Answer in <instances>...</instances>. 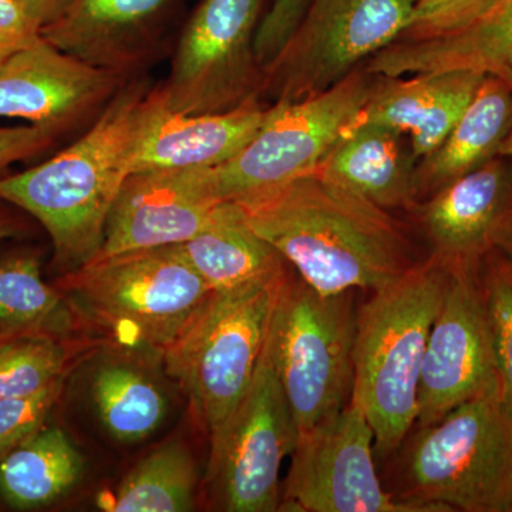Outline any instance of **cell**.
I'll return each mask as SVG.
<instances>
[{"label": "cell", "instance_id": "1", "mask_svg": "<svg viewBox=\"0 0 512 512\" xmlns=\"http://www.w3.org/2000/svg\"><path fill=\"white\" fill-rule=\"evenodd\" d=\"M237 202L256 234L320 295L379 291L419 262L392 211L316 175Z\"/></svg>", "mask_w": 512, "mask_h": 512}, {"label": "cell", "instance_id": "2", "mask_svg": "<svg viewBox=\"0 0 512 512\" xmlns=\"http://www.w3.org/2000/svg\"><path fill=\"white\" fill-rule=\"evenodd\" d=\"M158 100L160 87L147 74L128 79L72 146L0 178V200L43 225L64 274L100 254L111 207L133 173Z\"/></svg>", "mask_w": 512, "mask_h": 512}, {"label": "cell", "instance_id": "3", "mask_svg": "<svg viewBox=\"0 0 512 512\" xmlns=\"http://www.w3.org/2000/svg\"><path fill=\"white\" fill-rule=\"evenodd\" d=\"M448 269L430 254L357 312L350 399L362 407L380 457L399 450L416 424L421 365Z\"/></svg>", "mask_w": 512, "mask_h": 512}, {"label": "cell", "instance_id": "4", "mask_svg": "<svg viewBox=\"0 0 512 512\" xmlns=\"http://www.w3.org/2000/svg\"><path fill=\"white\" fill-rule=\"evenodd\" d=\"M420 512L512 511V400L503 383L420 427L397 476Z\"/></svg>", "mask_w": 512, "mask_h": 512}, {"label": "cell", "instance_id": "5", "mask_svg": "<svg viewBox=\"0 0 512 512\" xmlns=\"http://www.w3.org/2000/svg\"><path fill=\"white\" fill-rule=\"evenodd\" d=\"M83 325L126 349L163 355L211 293L178 245L99 255L57 284Z\"/></svg>", "mask_w": 512, "mask_h": 512}, {"label": "cell", "instance_id": "6", "mask_svg": "<svg viewBox=\"0 0 512 512\" xmlns=\"http://www.w3.org/2000/svg\"><path fill=\"white\" fill-rule=\"evenodd\" d=\"M288 275L286 268L238 288L211 291L161 355L210 439L251 386Z\"/></svg>", "mask_w": 512, "mask_h": 512}, {"label": "cell", "instance_id": "7", "mask_svg": "<svg viewBox=\"0 0 512 512\" xmlns=\"http://www.w3.org/2000/svg\"><path fill=\"white\" fill-rule=\"evenodd\" d=\"M356 319L353 292L320 295L291 274L282 285L266 345L298 437L349 403Z\"/></svg>", "mask_w": 512, "mask_h": 512}, {"label": "cell", "instance_id": "8", "mask_svg": "<svg viewBox=\"0 0 512 512\" xmlns=\"http://www.w3.org/2000/svg\"><path fill=\"white\" fill-rule=\"evenodd\" d=\"M269 8V0H200L183 20L167 79L158 83L165 107L221 113L264 99L255 37Z\"/></svg>", "mask_w": 512, "mask_h": 512}, {"label": "cell", "instance_id": "9", "mask_svg": "<svg viewBox=\"0 0 512 512\" xmlns=\"http://www.w3.org/2000/svg\"><path fill=\"white\" fill-rule=\"evenodd\" d=\"M417 0H309L298 28L265 67L264 99L293 103L332 89L396 42Z\"/></svg>", "mask_w": 512, "mask_h": 512}, {"label": "cell", "instance_id": "10", "mask_svg": "<svg viewBox=\"0 0 512 512\" xmlns=\"http://www.w3.org/2000/svg\"><path fill=\"white\" fill-rule=\"evenodd\" d=\"M365 64L318 96L272 103L247 146L215 167L222 200L245 201L311 175L366 103L375 74Z\"/></svg>", "mask_w": 512, "mask_h": 512}, {"label": "cell", "instance_id": "11", "mask_svg": "<svg viewBox=\"0 0 512 512\" xmlns=\"http://www.w3.org/2000/svg\"><path fill=\"white\" fill-rule=\"evenodd\" d=\"M210 440L207 478L215 507L279 511V473L282 461L295 450L298 429L266 340L247 394Z\"/></svg>", "mask_w": 512, "mask_h": 512}, {"label": "cell", "instance_id": "12", "mask_svg": "<svg viewBox=\"0 0 512 512\" xmlns=\"http://www.w3.org/2000/svg\"><path fill=\"white\" fill-rule=\"evenodd\" d=\"M279 511L420 512L384 490L375 467V434L352 399L298 437Z\"/></svg>", "mask_w": 512, "mask_h": 512}, {"label": "cell", "instance_id": "13", "mask_svg": "<svg viewBox=\"0 0 512 512\" xmlns=\"http://www.w3.org/2000/svg\"><path fill=\"white\" fill-rule=\"evenodd\" d=\"M431 325L419 383L417 421L431 426L501 384L478 264H450Z\"/></svg>", "mask_w": 512, "mask_h": 512}, {"label": "cell", "instance_id": "14", "mask_svg": "<svg viewBox=\"0 0 512 512\" xmlns=\"http://www.w3.org/2000/svg\"><path fill=\"white\" fill-rule=\"evenodd\" d=\"M126 82L42 36L0 67V117L26 120L60 136L92 124Z\"/></svg>", "mask_w": 512, "mask_h": 512}, {"label": "cell", "instance_id": "15", "mask_svg": "<svg viewBox=\"0 0 512 512\" xmlns=\"http://www.w3.org/2000/svg\"><path fill=\"white\" fill-rule=\"evenodd\" d=\"M185 5L187 0H74L42 36L67 55L133 79L158 59Z\"/></svg>", "mask_w": 512, "mask_h": 512}, {"label": "cell", "instance_id": "16", "mask_svg": "<svg viewBox=\"0 0 512 512\" xmlns=\"http://www.w3.org/2000/svg\"><path fill=\"white\" fill-rule=\"evenodd\" d=\"M222 201L215 167L131 173L111 207L99 255L184 244Z\"/></svg>", "mask_w": 512, "mask_h": 512}, {"label": "cell", "instance_id": "17", "mask_svg": "<svg viewBox=\"0 0 512 512\" xmlns=\"http://www.w3.org/2000/svg\"><path fill=\"white\" fill-rule=\"evenodd\" d=\"M512 211V160L497 157L414 202L407 210L430 245L450 264H478L497 247Z\"/></svg>", "mask_w": 512, "mask_h": 512}, {"label": "cell", "instance_id": "18", "mask_svg": "<svg viewBox=\"0 0 512 512\" xmlns=\"http://www.w3.org/2000/svg\"><path fill=\"white\" fill-rule=\"evenodd\" d=\"M484 77L468 70L397 77L375 74L366 103L350 126L376 124L399 131L409 137L420 161L446 140Z\"/></svg>", "mask_w": 512, "mask_h": 512}, {"label": "cell", "instance_id": "19", "mask_svg": "<svg viewBox=\"0 0 512 512\" xmlns=\"http://www.w3.org/2000/svg\"><path fill=\"white\" fill-rule=\"evenodd\" d=\"M365 67L389 77L468 70L512 83V0H488L473 19L450 32L397 39Z\"/></svg>", "mask_w": 512, "mask_h": 512}, {"label": "cell", "instance_id": "20", "mask_svg": "<svg viewBox=\"0 0 512 512\" xmlns=\"http://www.w3.org/2000/svg\"><path fill=\"white\" fill-rule=\"evenodd\" d=\"M271 106L255 99L221 113H174L165 107L160 90L133 173L225 164L252 140Z\"/></svg>", "mask_w": 512, "mask_h": 512}, {"label": "cell", "instance_id": "21", "mask_svg": "<svg viewBox=\"0 0 512 512\" xmlns=\"http://www.w3.org/2000/svg\"><path fill=\"white\" fill-rule=\"evenodd\" d=\"M417 163L409 137L392 128L359 124L342 134L312 175L384 210L407 211L416 202Z\"/></svg>", "mask_w": 512, "mask_h": 512}, {"label": "cell", "instance_id": "22", "mask_svg": "<svg viewBox=\"0 0 512 512\" xmlns=\"http://www.w3.org/2000/svg\"><path fill=\"white\" fill-rule=\"evenodd\" d=\"M511 136L512 83L485 76L446 140L417 163L416 202L494 158L503 157Z\"/></svg>", "mask_w": 512, "mask_h": 512}, {"label": "cell", "instance_id": "23", "mask_svg": "<svg viewBox=\"0 0 512 512\" xmlns=\"http://www.w3.org/2000/svg\"><path fill=\"white\" fill-rule=\"evenodd\" d=\"M211 291H227L279 274L288 262L249 225L237 201H222L190 241L178 245Z\"/></svg>", "mask_w": 512, "mask_h": 512}, {"label": "cell", "instance_id": "24", "mask_svg": "<svg viewBox=\"0 0 512 512\" xmlns=\"http://www.w3.org/2000/svg\"><path fill=\"white\" fill-rule=\"evenodd\" d=\"M83 467L67 434L43 427L0 460V498L16 510L46 507L79 483Z\"/></svg>", "mask_w": 512, "mask_h": 512}, {"label": "cell", "instance_id": "25", "mask_svg": "<svg viewBox=\"0 0 512 512\" xmlns=\"http://www.w3.org/2000/svg\"><path fill=\"white\" fill-rule=\"evenodd\" d=\"M79 325L63 293L42 278L36 254L0 259V342L26 336L72 340Z\"/></svg>", "mask_w": 512, "mask_h": 512}, {"label": "cell", "instance_id": "26", "mask_svg": "<svg viewBox=\"0 0 512 512\" xmlns=\"http://www.w3.org/2000/svg\"><path fill=\"white\" fill-rule=\"evenodd\" d=\"M94 406L111 436L136 443L151 436L165 416L164 394L143 372L124 363H106L94 373Z\"/></svg>", "mask_w": 512, "mask_h": 512}, {"label": "cell", "instance_id": "27", "mask_svg": "<svg viewBox=\"0 0 512 512\" xmlns=\"http://www.w3.org/2000/svg\"><path fill=\"white\" fill-rule=\"evenodd\" d=\"M197 466L190 450L173 441L148 454L120 484L109 510L185 512L194 508Z\"/></svg>", "mask_w": 512, "mask_h": 512}, {"label": "cell", "instance_id": "28", "mask_svg": "<svg viewBox=\"0 0 512 512\" xmlns=\"http://www.w3.org/2000/svg\"><path fill=\"white\" fill-rule=\"evenodd\" d=\"M72 340L26 336L0 342V399L26 396L66 376Z\"/></svg>", "mask_w": 512, "mask_h": 512}, {"label": "cell", "instance_id": "29", "mask_svg": "<svg viewBox=\"0 0 512 512\" xmlns=\"http://www.w3.org/2000/svg\"><path fill=\"white\" fill-rule=\"evenodd\" d=\"M480 278L498 373L512 400V259L495 247L481 259Z\"/></svg>", "mask_w": 512, "mask_h": 512}, {"label": "cell", "instance_id": "30", "mask_svg": "<svg viewBox=\"0 0 512 512\" xmlns=\"http://www.w3.org/2000/svg\"><path fill=\"white\" fill-rule=\"evenodd\" d=\"M63 384L64 377L39 392L0 399V460L45 427Z\"/></svg>", "mask_w": 512, "mask_h": 512}, {"label": "cell", "instance_id": "31", "mask_svg": "<svg viewBox=\"0 0 512 512\" xmlns=\"http://www.w3.org/2000/svg\"><path fill=\"white\" fill-rule=\"evenodd\" d=\"M488 0H417L412 20L399 39H423L460 28L487 5Z\"/></svg>", "mask_w": 512, "mask_h": 512}, {"label": "cell", "instance_id": "32", "mask_svg": "<svg viewBox=\"0 0 512 512\" xmlns=\"http://www.w3.org/2000/svg\"><path fill=\"white\" fill-rule=\"evenodd\" d=\"M309 0H272L255 37V52L264 69L274 62L298 28Z\"/></svg>", "mask_w": 512, "mask_h": 512}, {"label": "cell", "instance_id": "33", "mask_svg": "<svg viewBox=\"0 0 512 512\" xmlns=\"http://www.w3.org/2000/svg\"><path fill=\"white\" fill-rule=\"evenodd\" d=\"M59 134L40 126L0 127V173L55 146Z\"/></svg>", "mask_w": 512, "mask_h": 512}, {"label": "cell", "instance_id": "34", "mask_svg": "<svg viewBox=\"0 0 512 512\" xmlns=\"http://www.w3.org/2000/svg\"><path fill=\"white\" fill-rule=\"evenodd\" d=\"M42 37V29L15 0H0V67Z\"/></svg>", "mask_w": 512, "mask_h": 512}, {"label": "cell", "instance_id": "35", "mask_svg": "<svg viewBox=\"0 0 512 512\" xmlns=\"http://www.w3.org/2000/svg\"><path fill=\"white\" fill-rule=\"evenodd\" d=\"M40 29L53 25L72 8L74 0H15Z\"/></svg>", "mask_w": 512, "mask_h": 512}, {"label": "cell", "instance_id": "36", "mask_svg": "<svg viewBox=\"0 0 512 512\" xmlns=\"http://www.w3.org/2000/svg\"><path fill=\"white\" fill-rule=\"evenodd\" d=\"M497 248L504 251L512 259V211L505 221L503 229L497 239Z\"/></svg>", "mask_w": 512, "mask_h": 512}, {"label": "cell", "instance_id": "37", "mask_svg": "<svg viewBox=\"0 0 512 512\" xmlns=\"http://www.w3.org/2000/svg\"><path fill=\"white\" fill-rule=\"evenodd\" d=\"M16 234H18L16 221L6 212L0 211V244L5 239L15 237Z\"/></svg>", "mask_w": 512, "mask_h": 512}, {"label": "cell", "instance_id": "38", "mask_svg": "<svg viewBox=\"0 0 512 512\" xmlns=\"http://www.w3.org/2000/svg\"><path fill=\"white\" fill-rule=\"evenodd\" d=\"M504 157H508L510 160H512V136L510 141H508L507 148H505Z\"/></svg>", "mask_w": 512, "mask_h": 512}, {"label": "cell", "instance_id": "39", "mask_svg": "<svg viewBox=\"0 0 512 512\" xmlns=\"http://www.w3.org/2000/svg\"><path fill=\"white\" fill-rule=\"evenodd\" d=\"M512 512V511H511Z\"/></svg>", "mask_w": 512, "mask_h": 512}]
</instances>
